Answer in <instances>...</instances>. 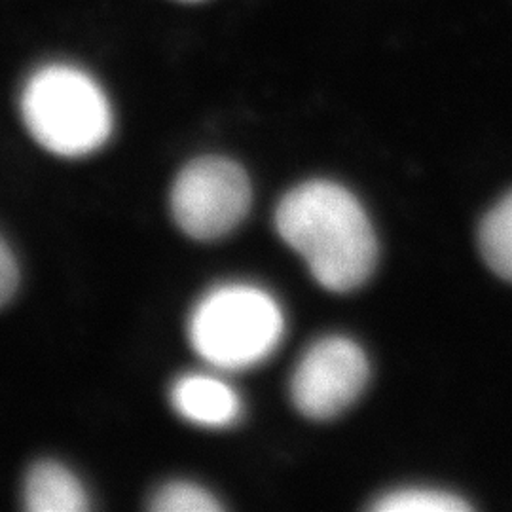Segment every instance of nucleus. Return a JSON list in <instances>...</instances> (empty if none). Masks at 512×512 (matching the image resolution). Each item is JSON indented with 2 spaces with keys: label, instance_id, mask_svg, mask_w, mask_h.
<instances>
[{
  "label": "nucleus",
  "instance_id": "obj_1",
  "mask_svg": "<svg viewBox=\"0 0 512 512\" xmlns=\"http://www.w3.org/2000/svg\"><path fill=\"white\" fill-rule=\"evenodd\" d=\"M275 228L332 293L355 291L374 272L376 234L363 205L340 184H298L277 205Z\"/></svg>",
  "mask_w": 512,
  "mask_h": 512
},
{
  "label": "nucleus",
  "instance_id": "obj_2",
  "mask_svg": "<svg viewBox=\"0 0 512 512\" xmlns=\"http://www.w3.org/2000/svg\"><path fill=\"white\" fill-rule=\"evenodd\" d=\"M21 116L38 145L61 158H84L109 141V99L90 74L74 65L40 67L21 92Z\"/></svg>",
  "mask_w": 512,
  "mask_h": 512
},
{
  "label": "nucleus",
  "instance_id": "obj_3",
  "mask_svg": "<svg viewBox=\"0 0 512 512\" xmlns=\"http://www.w3.org/2000/svg\"><path fill=\"white\" fill-rule=\"evenodd\" d=\"M285 334V315L272 294L249 283H226L200 298L188 319L190 346L220 370L266 361Z\"/></svg>",
  "mask_w": 512,
  "mask_h": 512
},
{
  "label": "nucleus",
  "instance_id": "obj_4",
  "mask_svg": "<svg viewBox=\"0 0 512 512\" xmlns=\"http://www.w3.org/2000/svg\"><path fill=\"white\" fill-rule=\"evenodd\" d=\"M171 215L188 238L215 241L232 234L251 211L253 190L241 165L203 156L184 167L171 188Z\"/></svg>",
  "mask_w": 512,
  "mask_h": 512
},
{
  "label": "nucleus",
  "instance_id": "obj_5",
  "mask_svg": "<svg viewBox=\"0 0 512 512\" xmlns=\"http://www.w3.org/2000/svg\"><path fill=\"white\" fill-rule=\"evenodd\" d=\"M370 376L363 348L346 336H325L304 351L291 378V399L310 420H330L359 399Z\"/></svg>",
  "mask_w": 512,
  "mask_h": 512
},
{
  "label": "nucleus",
  "instance_id": "obj_6",
  "mask_svg": "<svg viewBox=\"0 0 512 512\" xmlns=\"http://www.w3.org/2000/svg\"><path fill=\"white\" fill-rule=\"evenodd\" d=\"M171 404L181 418L207 429H224L241 418L236 389L211 374L179 378L171 387Z\"/></svg>",
  "mask_w": 512,
  "mask_h": 512
},
{
  "label": "nucleus",
  "instance_id": "obj_7",
  "mask_svg": "<svg viewBox=\"0 0 512 512\" xmlns=\"http://www.w3.org/2000/svg\"><path fill=\"white\" fill-rule=\"evenodd\" d=\"M23 503L33 512H82L90 507L80 480L57 461H40L29 471Z\"/></svg>",
  "mask_w": 512,
  "mask_h": 512
},
{
  "label": "nucleus",
  "instance_id": "obj_8",
  "mask_svg": "<svg viewBox=\"0 0 512 512\" xmlns=\"http://www.w3.org/2000/svg\"><path fill=\"white\" fill-rule=\"evenodd\" d=\"M478 243L486 264L505 281H512V192L484 217Z\"/></svg>",
  "mask_w": 512,
  "mask_h": 512
},
{
  "label": "nucleus",
  "instance_id": "obj_9",
  "mask_svg": "<svg viewBox=\"0 0 512 512\" xmlns=\"http://www.w3.org/2000/svg\"><path fill=\"white\" fill-rule=\"evenodd\" d=\"M372 511L378 512H461L471 511V505L459 495L429 490V488H403L382 495Z\"/></svg>",
  "mask_w": 512,
  "mask_h": 512
},
{
  "label": "nucleus",
  "instance_id": "obj_10",
  "mask_svg": "<svg viewBox=\"0 0 512 512\" xmlns=\"http://www.w3.org/2000/svg\"><path fill=\"white\" fill-rule=\"evenodd\" d=\"M148 507L158 512H217L222 509L213 495L190 482L165 484L152 495Z\"/></svg>",
  "mask_w": 512,
  "mask_h": 512
},
{
  "label": "nucleus",
  "instance_id": "obj_11",
  "mask_svg": "<svg viewBox=\"0 0 512 512\" xmlns=\"http://www.w3.org/2000/svg\"><path fill=\"white\" fill-rule=\"evenodd\" d=\"M19 283V268L10 247L0 238V306L10 302Z\"/></svg>",
  "mask_w": 512,
  "mask_h": 512
},
{
  "label": "nucleus",
  "instance_id": "obj_12",
  "mask_svg": "<svg viewBox=\"0 0 512 512\" xmlns=\"http://www.w3.org/2000/svg\"><path fill=\"white\" fill-rule=\"evenodd\" d=\"M184 2H200V0H184Z\"/></svg>",
  "mask_w": 512,
  "mask_h": 512
}]
</instances>
